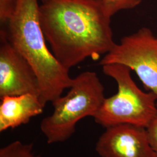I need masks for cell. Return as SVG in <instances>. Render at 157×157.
I'll return each instance as SVG.
<instances>
[{"mask_svg": "<svg viewBox=\"0 0 157 157\" xmlns=\"http://www.w3.org/2000/svg\"><path fill=\"white\" fill-rule=\"evenodd\" d=\"M105 98L104 87L94 72L86 71L73 78L68 93L52 102L53 112L41 122L40 129L47 143L68 140L78 121L94 117Z\"/></svg>", "mask_w": 157, "mask_h": 157, "instance_id": "3", "label": "cell"}, {"mask_svg": "<svg viewBox=\"0 0 157 157\" xmlns=\"http://www.w3.org/2000/svg\"><path fill=\"white\" fill-rule=\"evenodd\" d=\"M103 72L113 78L118 85L117 93L105 98L93 117L104 128L119 124H131L147 128L157 116V97L144 92L131 76V69L118 63L102 65Z\"/></svg>", "mask_w": 157, "mask_h": 157, "instance_id": "4", "label": "cell"}, {"mask_svg": "<svg viewBox=\"0 0 157 157\" xmlns=\"http://www.w3.org/2000/svg\"><path fill=\"white\" fill-rule=\"evenodd\" d=\"M0 98L31 94L39 96V79L33 67L1 32Z\"/></svg>", "mask_w": 157, "mask_h": 157, "instance_id": "6", "label": "cell"}, {"mask_svg": "<svg viewBox=\"0 0 157 157\" xmlns=\"http://www.w3.org/2000/svg\"><path fill=\"white\" fill-rule=\"evenodd\" d=\"M41 1V3H43V2H44L45 1H48V0H40Z\"/></svg>", "mask_w": 157, "mask_h": 157, "instance_id": "13", "label": "cell"}, {"mask_svg": "<svg viewBox=\"0 0 157 157\" xmlns=\"http://www.w3.org/2000/svg\"><path fill=\"white\" fill-rule=\"evenodd\" d=\"M44 107L38 96L31 94L1 98L0 132L28 124L31 118L42 113Z\"/></svg>", "mask_w": 157, "mask_h": 157, "instance_id": "8", "label": "cell"}, {"mask_svg": "<svg viewBox=\"0 0 157 157\" xmlns=\"http://www.w3.org/2000/svg\"><path fill=\"white\" fill-rule=\"evenodd\" d=\"M118 63L133 71L144 87L157 97V35L143 28L124 36L100 61L101 65Z\"/></svg>", "mask_w": 157, "mask_h": 157, "instance_id": "5", "label": "cell"}, {"mask_svg": "<svg viewBox=\"0 0 157 157\" xmlns=\"http://www.w3.org/2000/svg\"><path fill=\"white\" fill-rule=\"evenodd\" d=\"M112 17L98 0H48L40 5L45 39L56 59L68 69L112 50L116 44Z\"/></svg>", "mask_w": 157, "mask_h": 157, "instance_id": "1", "label": "cell"}, {"mask_svg": "<svg viewBox=\"0 0 157 157\" xmlns=\"http://www.w3.org/2000/svg\"><path fill=\"white\" fill-rule=\"evenodd\" d=\"M40 0H17L14 13L1 32L33 67L39 79V98L45 107L69 89L73 78L48 48L39 21Z\"/></svg>", "mask_w": 157, "mask_h": 157, "instance_id": "2", "label": "cell"}, {"mask_svg": "<svg viewBox=\"0 0 157 157\" xmlns=\"http://www.w3.org/2000/svg\"><path fill=\"white\" fill-rule=\"evenodd\" d=\"M146 130L152 150L157 157V116L146 128Z\"/></svg>", "mask_w": 157, "mask_h": 157, "instance_id": "12", "label": "cell"}, {"mask_svg": "<svg viewBox=\"0 0 157 157\" xmlns=\"http://www.w3.org/2000/svg\"><path fill=\"white\" fill-rule=\"evenodd\" d=\"M33 144L16 140L0 149V157H41L33 151Z\"/></svg>", "mask_w": 157, "mask_h": 157, "instance_id": "9", "label": "cell"}, {"mask_svg": "<svg viewBox=\"0 0 157 157\" xmlns=\"http://www.w3.org/2000/svg\"><path fill=\"white\" fill-rule=\"evenodd\" d=\"M17 0H0V22L4 25L11 18L17 6Z\"/></svg>", "mask_w": 157, "mask_h": 157, "instance_id": "11", "label": "cell"}, {"mask_svg": "<svg viewBox=\"0 0 157 157\" xmlns=\"http://www.w3.org/2000/svg\"><path fill=\"white\" fill-rule=\"evenodd\" d=\"M106 6L112 16L118 12L133 9L139 6L142 0H98Z\"/></svg>", "mask_w": 157, "mask_h": 157, "instance_id": "10", "label": "cell"}, {"mask_svg": "<svg viewBox=\"0 0 157 157\" xmlns=\"http://www.w3.org/2000/svg\"><path fill=\"white\" fill-rule=\"evenodd\" d=\"M95 150L101 157H155L146 128L131 124L106 128Z\"/></svg>", "mask_w": 157, "mask_h": 157, "instance_id": "7", "label": "cell"}]
</instances>
